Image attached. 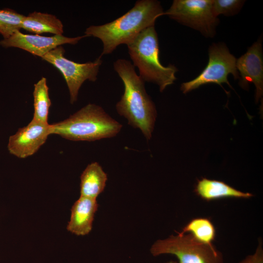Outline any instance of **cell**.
<instances>
[{"label":"cell","mask_w":263,"mask_h":263,"mask_svg":"<svg viewBox=\"0 0 263 263\" xmlns=\"http://www.w3.org/2000/svg\"><path fill=\"white\" fill-rule=\"evenodd\" d=\"M164 15L159 1L140 0L126 13L110 22L91 25L85 34L100 39L103 45V55L112 53L122 44H127L144 29L154 26L156 19Z\"/></svg>","instance_id":"1"},{"label":"cell","mask_w":263,"mask_h":263,"mask_svg":"<svg viewBox=\"0 0 263 263\" xmlns=\"http://www.w3.org/2000/svg\"><path fill=\"white\" fill-rule=\"evenodd\" d=\"M113 67L124 87L123 94L116 104L118 113L125 118L130 125L139 129L147 140L150 139L156 111L146 91L145 81L127 60L118 59L114 62Z\"/></svg>","instance_id":"2"},{"label":"cell","mask_w":263,"mask_h":263,"mask_svg":"<svg viewBox=\"0 0 263 263\" xmlns=\"http://www.w3.org/2000/svg\"><path fill=\"white\" fill-rule=\"evenodd\" d=\"M51 126V134H57L72 141H88L114 137L122 128V124L101 107L91 103Z\"/></svg>","instance_id":"3"},{"label":"cell","mask_w":263,"mask_h":263,"mask_svg":"<svg viewBox=\"0 0 263 263\" xmlns=\"http://www.w3.org/2000/svg\"><path fill=\"white\" fill-rule=\"evenodd\" d=\"M127 45L133 65L138 68L139 76L145 82L157 84L161 92L174 83L178 69L173 65L166 67L160 63L154 26L143 30Z\"/></svg>","instance_id":"4"},{"label":"cell","mask_w":263,"mask_h":263,"mask_svg":"<svg viewBox=\"0 0 263 263\" xmlns=\"http://www.w3.org/2000/svg\"><path fill=\"white\" fill-rule=\"evenodd\" d=\"M154 257L164 254L175 256L178 263H223V254L215 246L199 242L189 233L171 235L159 239L151 245Z\"/></svg>","instance_id":"5"},{"label":"cell","mask_w":263,"mask_h":263,"mask_svg":"<svg viewBox=\"0 0 263 263\" xmlns=\"http://www.w3.org/2000/svg\"><path fill=\"white\" fill-rule=\"evenodd\" d=\"M212 2V0H174L164 15L199 31L206 38H213L219 20L214 14Z\"/></svg>","instance_id":"6"},{"label":"cell","mask_w":263,"mask_h":263,"mask_svg":"<svg viewBox=\"0 0 263 263\" xmlns=\"http://www.w3.org/2000/svg\"><path fill=\"white\" fill-rule=\"evenodd\" d=\"M209 59L205 68L195 79L182 84L181 90L184 94L196 89L202 85L226 83L231 74L235 79H239L236 68V58L231 54L225 44L213 43L208 49Z\"/></svg>","instance_id":"7"},{"label":"cell","mask_w":263,"mask_h":263,"mask_svg":"<svg viewBox=\"0 0 263 263\" xmlns=\"http://www.w3.org/2000/svg\"><path fill=\"white\" fill-rule=\"evenodd\" d=\"M65 50L61 46L49 52L41 58L56 68L62 73L66 82L70 96V103L77 100L79 90L84 81L97 80L99 67L102 64L99 56L94 61L79 63L66 58Z\"/></svg>","instance_id":"8"},{"label":"cell","mask_w":263,"mask_h":263,"mask_svg":"<svg viewBox=\"0 0 263 263\" xmlns=\"http://www.w3.org/2000/svg\"><path fill=\"white\" fill-rule=\"evenodd\" d=\"M51 134V124L32 119L26 126L19 128L9 137L8 150L18 158L28 157L35 154Z\"/></svg>","instance_id":"9"},{"label":"cell","mask_w":263,"mask_h":263,"mask_svg":"<svg viewBox=\"0 0 263 263\" xmlns=\"http://www.w3.org/2000/svg\"><path fill=\"white\" fill-rule=\"evenodd\" d=\"M85 37L88 36L85 35L69 38L62 35L45 37L37 34H24L20 31H18L10 37L2 39L0 41V44L5 48H19L42 57L58 46L64 44L75 45Z\"/></svg>","instance_id":"10"},{"label":"cell","mask_w":263,"mask_h":263,"mask_svg":"<svg viewBox=\"0 0 263 263\" xmlns=\"http://www.w3.org/2000/svg\"><path fill=\"white\" fill-rule=\"evenodd\" d=\"M236 68L239 72V84L244 89L249 83L256 87V100L258 102L263 92V59L262 38H260L243 56L236 59Z\"/></svg>","instance_id":"11"},{"label":"cell","mask_w":263,"mask_h":263,"mask_svg":"<svg viewBox=\"0 0 263 263\" xmlns=\"http://www.w3.org/2000/svg\"><path fill=\"white\" fill-rule=\"evenodd\" d=\"M98 207L96 199L80 196L72 207L68 231L77 236L88 234L92 229Z\"/></svg>","instance_id":"12"},{"label":"cell","mask_w":263,"mask_h":263,"mask_svg":"<svg viewBox=\"0 0 263 263\" xmlns=\"http://www.w3.org/2000/svg\"><path fill=\"white\" fill-rule=\"evenodd\" d=\"M195 193L201 199L210 201L223 198L249 199L254 195L237 190L223 181L203 178L197 181Z\"/></svg>","instance_id":"13"},{"label":"cell","mask_w":263,"mask_h":263,"mask_svg":"<svg viewBox=\"0 0 263 263\" xmlns=\"http://www.w3.org/2000/svg\"><path fill=\"white\" fill-rule=\"evenodd\" d=\"M107 179L106 173L98 163H90L80 176V196L96 199L105 189Z\"/></svg>","instance_id":"14"},{"label":"cell","mask_w":263,"mask_h":263,"mask_svg":"<svg viewBox=\"0 0 263 263\" xmlns=\"http://www.w3.org/2000/svg\"><path fill=\"white\" fill-rule=\"evenodd\" d=\"M21 28L37 35L49 33L62 35L63 25L61 20L54 15L34 12L25 16Z\"/></svg>","instance_id":"15"},{"label":"cell","mask_w":263,"mask_h":263,"mask_svg":"<svg viewBox=\"0 0 263 263\" xmlns=\"http://www.w3.org/2000/svg\"><path fill=\"white\" fill-rule=\"evenodd\" d=\"M33 94L34 112L32 119L44 123H48V115L51 102L45 77H42L35 84Z\"/></svg>","instance_id":"16"},{"label":"cell","mask_w":263,"mask_h":263,"mask_svg":"<svg viewBox=\"0 0 263 263\" xmlns=\"http://www.w3.org/2000/svg\"><path fill=\"white\" fill-rule=\"evenodd\" d=\"M178 233H189L199 242L212 244L215 238L216 230L209 219L198 217L191 220Z\"/></svg>","instance_id":"17"},{"label":"cell","mask_w":263,"mask_h":263,"mask_svg":"<svg viewBox=\"0 0 263 263\" xmlns=\"http://www.w3.org/2000/svg\"><path fill=\"white\" fill-rule=\"evenodd\" d=\"M25 16L10 9H0V34L7 38L21 29Z\"/></svg>","instance_id":"18"},{"label":"cell","mask_w":263,"mask_h":263,"mask_svg":"<svg viewBox=\"0 0 263 263\" xmlns=\"http://www.w3.org/2000/svg\"><path fill=\"white\" fill-rule=\"evenodd\" d=\"M212 7L214 15L226 16L237 14L241 9L245 0H212Z\"/></svg>","instance_id":"19"},{"label":"cell","mask_w":263,"mask_h":263,"mask_svg":"<svg viewBox=\"0 0 263 263\" xmlns=\"http://www.w3.org/2000/svg\"><path fill=\"white\" fill-rule=\"evenodd\" d=\"M237 263H263V248L262 241H259L254 252L246 256Z\"/></svg>","instance_id":"20"},{"label":"cell","mask_w":263,"mask_h":263,"mask_svg":"<svg viewBox=\"0 0 263 263\" xmlns=\"http://www.w3.org/2000/svg\"><path fill=\"white\" fill-rule=\"evenodd\" d=\"M162 263H178V262L177 261L171 260V261H167V262Z\"/></svg>","instance_id":"21"}]
</instances>
